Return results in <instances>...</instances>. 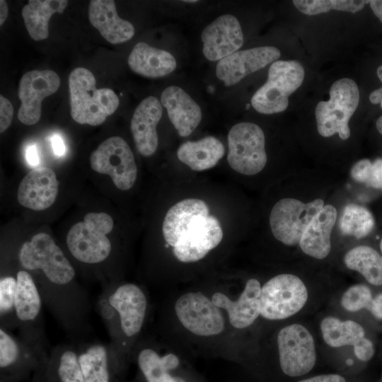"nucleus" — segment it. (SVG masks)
<instances>
[{"label":"nucleus","mask_w":382,"mask_h":382,"mask_svg":"<svg viewBox=\"0 0 382 382\" xmlns=\"http://www.w3.org/2000/svg\"><path fill=\"white\" fill-rule=\"evenodd\" d=\"M320 330L324 341L332 347L354 346L365 335L364 328L357 322L330 316L322 320Z\"/></svg>","instance_id":"nucleus-28"},{"label":"nucleus","mask_w":382,"mask_h":382,"mask_svg":"<svg viewBox=\"0 0 382 382\" xmlns=\"http://www.w3.org/2000/svg\"><path fill=\"white\" fill-rule=\"evenodd\" d=\"M14 306L18 318L22 320L34 319L40 309L38 291L31 276L25 271L17 273Z\"/></svg>","instance_id":"nucleus-30"},{"label":"nucleus","mask_w":382,"mask_h":382,"mask_svg":"<svg viewBox=\"0 0 382 382\" xmlns=\"http://www.w3.org/2000/svg\"><path fill=\"white\" fill-rule=\"evenodd\" d=\"M86 382H109L105 349L101 345L90 347L79 358Z\"/></svg>","instance_id":"nucleus-32"},{"label":"nucleus","mask_w":382,"mask_h":382,"mask_svg":"<svg viewBox=\"0 0 382 382\" xmlns=\"http://www.w3.org/2000/svg\"><path fill=\"white\" fill-rule=\"evenodd\" d=\"M91 25L112 44L129 40L134 35V25L119 17L112 0H92L88 7Z\"/></svg>","instance_id":"nucleus-21"},{"label":"nucleus","mask_w":382,"mask_h":382,"mask_svg":"<svg viewBox=\"0 0 382 382\" xmlns=\"http://www.w3.org/2000/svg\"><path fill=\"white\" fill-rule=\"evenodd\" d=\"M368 310L375 318L382 320V293L372 299Z\"/></svg>","instance_id":"nucleus-44"},{"label":"nucleus","mask_w":382,"mask_h":382,"mask_svg":"<svg viewBox=\"0 0 382 382\" xmlns=\"http://www.w3.org/2000/svg\"><path fill=\"white\" fill-rule=\"evenodd\" d=\"M372 161L363 158L357 161L352 167L350 175L357 183L366 186L371 173Z\"/></svg>","instance_id":"nucleus-38"},{"label":"nucleus","mask_w":382,"mask_h":382,"mask_svg":"<svg viewBox=\"0 0 382 382\" xmlns=\"http://www.w3.org/2000/svg\"><path fill=\"white\" fill-rule=\"evenodd\" d=\"M379 248H380V250H381V255H382V237H381V238L380 240Z\"/></svg>","instance_id":"nucleus-50"},{"label":"nucleus","mask_w":382,"mask_h":382,"mask_svg":"<svg viewBox=\"0 0 382 382\" xmlns=\"http://www.w3.org/2000/svg\"><path fill=\"white\" fill-rule=\"evenodd\" d=\"M68 4L65 0H30L22 10L25 28L36 41L49 36L48 24L54 13H62Z\"/></svg>","instance_id":"nucleus-26"},{"label":"nucleus","mask_w":382,"mask_h":382,"mask_svg":"<svg viewBox=\"0 0 382 382\" xmlns=\"http://www.w3.org/2000/svg\"><path fill=\"white\" fill-rule=\"evenodd\" d=\"M109 303L119 313L121 327L127 336H132L141 330L146 300L137 286L127 284L120 286L110 296Z\"/></svg>","instance_id":"nucleus-22"},{"label":"nucleus","mask_w":382,"mask_h":382,"mask_svg":"<svg viewBox=\"0 0 382 382\" xmlns=\"http://www.w3.org/2000/svg\"><path fill=\"white\" fill-rule=\"evenodd\" d=\"M378 132L382 135V115L378 117L376 123Z\"/></svg>","instance_id":"nucleus-49"},{"label":"nucleus","mask_w":382,"mask_h":382,"mask_svg":"<svg viewBox=\"0 0 382 382\" xmlns=\"http://www.w3.org/2000/svg\"><path fill=\"white\" fill-rule=\"evenodd\" d=\"M183 1L184 2H188V3H196V2H197V1H195V0H193V1L189 0V1Z\"/></svg>","instance_id":"nucleus-51"},{"label":"nucleus","mask_w":382,"mask_h":382,"mask_svg":"<svg viewBox=\"0 0 382 382\" xmlns=\"http://www.w3.org/2000/svg\"><path fill=\"white\" fill-rule=\"evenodd\" d=\"M138 363L148 382H184L168 374V370L179 364L178 358L173 354L160 357L154 350L146 349L139 354Z\"/></svg>","instance_id":"nucleus-29"},{"label":"nucleus","mask_w":382,"mask_h":382,"mask_svg":"<svg viewBox=\"0 0 382 382\" xmlns=\"http://www.w3.org/2000/svg\"><path fill=\"white\" fill-rule=\"evenodd\" d=\"M128 64L135 73L149 78H160L172 73L176 68L175 57L168 51L140 42L132 49Z\"/></svg>","instance_id":"nucleus-24"},{"label":"nucleus","mask_w":382,"mask_h":382,"mask_svg":"<svg viewBox=\"0 0 382 382\" xmlns=\"http://www.w3.org/2000/svg\"><path fill=\"white\" fill-rule=\"evenodd\" d=\"M295 7L301 13L312 16L328 12L330 10L356 13L361 11L369 1L355 0H295Z\"/></svg>","instance_id":"nucleus-33"},{"label":"nucleus","mask_w":382,"mask_h":382,"mask_svg":"<svg viewBox=\"0 0 382 382\" xmlns=\"http://www.w3.org/2000/svg\"><path fill=\"white\" fill-rule=\"evenodd\" d=\"M8 16V6L6 1H0V25H2Z\"/></svg>","instance_id":"nucleus-48"},{"label":"nucleus","mask_w":382,"mask_h":382,"mask_svg":"<svg viewBox=\"0 0 382 382\" xmlns=\"http://www.w3.org/2000/svg\"><path fill=\"white\" fill-rule=\"evenodd\" d=\"M339 225L342 234L360 239L372 233L376 222L369 209L351 203L344 207Z\"/></svg>","instance_id":"nucleus-31"},{"label":"nucleus","mask_w":382,"mask_h":382,"mask_svg":"<svg viewBox=\"0 0 382 382\" xmlns=\"http://www.w3.org/2000/svg\"><path fill=\"white\" fill-rule=\"evenodd\" d=\"M59 182L50 168H35L21 181L17 193L18 202L23 207L42 211L52 206L58 194Z\"/></svg>","instance_id":"nucleus-16"},{"label":"nucleus","mask_w":382,"mask_h":382,"mask_svg":"<svg viewBox=\"0 0 382 382\" xmlns=\"http://www.w3.org/2000/svg\"><path fill=\"white\" fill-rule=\"evenodd\" d=\"M91 168L109 175L121 190L133 187L137 177V167L127 143L120 137H112L103 141L90 157Z\"/></svg>","instance_id":"nucleus-8"},{"label":"nucleus","mask_w":382,"mask_h":382,"mask_svg":"<svg viewBox=\"0 0 382 382\" xmlns=\"http://www.w3.org/2000/svg\"><path fill=\"white\" fill-rule=\"evenodd\" d=\"M114 226L112 216L105 212H89L83 221L77 222L66 235V245L72 255L85 263H98L105 260L111 243L107 234Z\"/></svg>","instance_id":"nucleus-4"},{"label":"nucleus","mask_w":382,"mask_h":382,"mask_svg":"<svg viewBox=\"0 0 382 382\" xmlns=\"http://www.w3.org/2000/svg\"><path fill=\"white\" fill-rule=\"evenodd\" d=\"M161 101L180 137L189 136L199 125L202 120L200 107L180 87H167L161 93Z\"/></svg>","instance_id":"nucleus-18"},{"label":"nucleus","mask_w":382,"mask_h":382,"mask_svg":"<svg viewBox=\"0 0 382 382\" xmlns=\"http://www.w3.org/2000/svg\"><path fill=\"white\" fill-rule=\"evenodd\" d=\"M162 114L161 102L154 96L144 98L134 110L131 120V132L137 150L144 156L153 155L157 149L156 126Z\"/></svg>","instance_id":"nucleus-17"},{"label":"nucleus","mask_w":382,"mask_h":382,"mask_svg":"<svg viewBox=\"0 0 382 382\" xmlns=\"http://www.w3.org/2000/svg\"><path fill=\"white\" fill-rule=\"evenodd\" d=\"M359 102L358 86L351 79L342 78L335 81L330 88V99L319 102L316 108L318 133L324 137L337 134L340 139L350 136L349 121Z\"/></svg>","instance_id":"nucleus-2"},{"label":"nucleus","mask_w":382,"mask_h":382,"mask_svg":"<svg viewBox=\"0 0 382 382\" xmlns=\"http://www.w3.org/2000/svg\"><path fill=\"white\" fill-rule=\"evenodd\" d=\"M337 215L335 207L328 204L313 218L299 242L305 254L319 260L328 255L331 249L330 235Z\"/></svg>","instance_id":"nucleus-23"},{"label":"nucleus","mask_w":382,"mask_h":382,"mask_svg":"<svg viewBox=\"0 0 382 382\" xmlns=\"http://www.w3.org/2000/svg\"><path fill=\"white\" fill-rule=\"evenodd\" d=\"M71 116L79 124L98 126L119 106L120 100L110 88L97 89L96 79L88 69L78 67L69 77Z\"/></svg>","instance_id":"nucleus-1"},{"label":"nucleus","mask_w":382,"mask_h":382,"mask_svg":"<svg viewBox=\"0 0 382 382\" xmlns=\"http://www.w3.org/2000/svg\"><path fill=\"white\" fill-rule=\"evenodd\" d=\"M202 52L209 61H219L237 52L243 43L238 20L231 14L218 17L202 32Z\"/></svg>","instance_id":"nucleus-14"},{"label":"nucleus","mask_w":382,"mask_h":382,"mask_svg":"<svg viewBox=\"0 0 382 382\" xmlns=\"http://www.w3.org/2000/svg\"><path fill=\"white\" fill-rule=\"evenodd\" d=\"M366 187L382 190V157L372 161L371 173Z\"/></svg>","instance_id":"nucleus-40"},{"label":"nucleus","mask_w":382,"mask_h":382,"mask_svg":"<svg viewBox=\"0 0 382 382\" xmlns=\"http://www.w3.org/2000/svg\"><path fill=\"white\" fill-rule=\"evenodd\" d=\"M224 154L221 141L212 136L195 141H187L177 151L178 159L195 171L213 168Z\"/></svg>","instance_id":"nucleus-25"},{"label":"nucleus","mask_w":382,"mask_h":382,"mask_svg":"<svg viewBox=\"0 0 382 382\" xmlns=\"http://www.w3.org/2000/svg\"><path fill=\"white\" fill-rule=\"evenodd\" d=\"M344 262L371 284L382 285V255L372 247L363 245L353 248L345 254Z\"/></svg>","instance_id":"nucleus-27"},{"label":"nucleus","mask_w":382,"mask_h":382,"mask_svg":"<svg viewBox=\"0 0 382 382\" xmlns=\"http://www.w3.org/2000/svg\"><path fill=\"white\" fill-rule=\"evenodd\" d=\"M18 355V347L13 340L2 330H0V366L13 364Z\"/></svg>","instance_id":"nucleus-37"},{"label":"nucleus","mask_w":382,"mask_h":382,"mask_svg":"<svg viewBox=\"0 0 382 382\" xmlns=\"http://www.w3.org/2000/svg\"><path fill=\"white\" fill-rule=\"evenodd\" d=\"M299 382H345V379L338 374H323L301 380Z\"/></svg>","instance_id":"nucleus-42"},{"label":"nucleus","mask_w":382,"mask_h":382,"mask_svg":"<svg viewBox=\"0 0 382 382\" xmlns=\"http://www.w3.org/2000/svg\"><path fill=\"white\" fill-rule=\"evenodd\" d=\"M223 231L214 216L198 221L173 247L175 256L181 262H192L202 259L221 241Z\"/></svg>","instance_id":"nucleus-15"},{"label":"nucleus","mask_w":382,"mask_h":382,"mask_svg":"<svg viewBox=\"0 0 382 382\" xmlns=\"http://www.w3.org/2000/svg\"><path fill=\"white\" fill-rule=\"evenodd\" d=\"M376 72L378 79L382 82V65L378 67ZM369 100L372 104H380L382 108V86L370 93Z\"/></svg>","instance_id":"nucleus-46"},{"label":"nucleus","mask_w":382,"mask_h":382,"mask_svg":"<svg viewBox=\"0 0 382 382\" xmlns=\"http://www.w3.org/2000/svg\"><path fill=\"white\" fill-rule=\"evenodd\" d=\"M54 154L57 156H63L66 153V146L59 134H53L50 139Z\"/></svg>","instance_id":"nucleus-43"},{"label":"nucleus","mask_w":382,"mask_h":382,"mask_svg":"<svg viewBox=\"0 0 382 382\" xmlns=\"http://www.w3.org/2000/svg\"><path fill=\"white\" fill-rule=\"evenodd\" d=\"M307 299V289L297 276L279 274L261 288L260 315L269 320L289 318L304 306Z\"/></svg>","instance_id":"nucleus-7"},{"label":"nucleus","mask_w":382,"mask_h":382,"mask_svg":"<svg viewBox=\"0 0 382 382\" xmlns=\"http://www.w3.org/2000/svg\"><path fill=\"white\" fill-rule=\"evenodd\" d=\"M261 288L258 280L250 279L237 301H233L221 293H215L212 301L218 308L227 311L233 327L245 328L253 324L260 314Z\"/></svg>","instance_id":"nucleus-20"},{"label":"nucleus","mask_w":382,"mask_h":382,"mask_svg":"<svg viewBox=\"0 0 382 382\" xmlns=\"http://www.w3.org/2000/svg\"><path fill=\"white\" fill-rule=\"evenodd\" d=\"M347 361H348V362H347L348 364H352V360H349V359Z\"/></svg>","instance_id":"nucleus-52"},{"label":"nucleus","mask_w":382,"mask_h":382,"mask_svg":"<svg viewBox=\"0 0 382 382\" xmlns=\"http://www.w3.org/2000/svg\"><path fill=\"white\" fill-rule=\"evenodd\" d=\"M369 4L374 14L382 23V1L381 0L369 1Z\"/></svg>","instance_id":"nucleus-47"},{"label":"nucleus","mask_w":382,"mask_h":382,"mask_svg":"<svg viewBox=\"0 0 382 382\" xmlns=\"http://www.w3.org/2000/svg\"><path fill=\"white\" fill-rule=\"evenodd\" d=\"M175 311L183 325L195 335H214L224 330L219 308L202 293L183 294L177 300Z\"/></svg>","instance_id":"nucleus-11"},{"label":"nucleus","mask_w":382,"mask_h":382,"mask_svg":"<svg viewBox=\"0 0 382 382\" xmlns=\"http://www.w3.org/2000/svg\"><path fill=\"white\" fill-rule=\"evenodd\" d=\"M372 299L370 288L366 284H358L350 286L343 294L341 304L345 310L355 312L363 308L368 309Z\"/></svg>","instance_id":"nucleus-34"},{"label":"nucleus","mask_w":382,"mask_h":382,"mask_svg":"<svg viewBox=\"0 0 382 382\" xmlns=\"http://www.w3.org/2000/svg\"><path fill=\"white\" fill-rule=\"evenodd\" d=\"M13 116V108L11 103L0 96V132L2 133L10 126Z\"/></svg>","instance_id":"nucleus-39"},{"label":"nucleus","mask_w":382,"mask_h":382,"mask_svg":"<svg viewBox=\"0 0 382 382\" xmlns=\"http://www.w3.org/2000/svg\"><path fill=\"white\" fill-rule=\"evenodd\" d=\"M209 207L203 200L185 199L167 212L162 226L166 242L175 247L178 241L200 220L209 216Z\"/></svg>","instance_id":"nucleus-19"},{"label":"nucleus","mask_w":382,"mask_h":382,"mask_svg":"<svg viewBox=\"0 0 382 382\" xmlns=\"http://www.w3.org/2000/svg\"><path fill=\"white\" fill-rule=\"evenodd\" d=\"M277 345L280 366L286 375L301 376L315 366L314 340L304 326L292 324L282 328L277 336Z\"/></svg>","instance_id":"nucleus-10"},{"label":"nucleus","mask_w":382,"mask_h":382,"mask_svg":"<svg viewBox=\"0 0 382 382\" xmlns=\"http://www.w3.org/2000/svg\"><path fill=\"white\" fill-rule=\"evenodd\" d=\"M59 85V76L52 70H33L23 74L18 87L21 103L18 120L27 125L37 123L41 116L42 100L54 94Z\"/></svg>","instance_id":"nucleus-12"},{"label":"nucleus","mask_w":382,"mask_h":382,"mask_svg":"<svg viewBox=\"0 0 382 382\" xmlns=\"http://www.w3.org/2000/svg\"><path fill=\"white\" fill-rule=\"evenodd\" d=\"M19 260L27 270H42L49 280L57 284L69 283L75 274L74 267L62 250L45 233L35 234L22 245Z\"/></svg>","instance_id":"nucleus-6"},{"label":"nucleus","mask_w":382,"mask_h":382,"mask_svg":"<svg viewBox=\"0 0 382 382\" xmlns=\"http://www.w3.org/2000/svg\"><path fill=\"white\" fill-rule=\"evenodd\" d=\"M58 374L61 382H86L79 359L71 351H66L62 354Z\"/></svg>","instance_id":"nucleus-35"},{"label":"nucleus","mask_w":382,"mask_h":382,"mask_svg":"<svg viewBox=\"0 0 382 382\" xmlns=\"http://www.w3.org/2000/svg\"><path fill=\"white\" fill-rule=\"evenodd\" d=\"M354 352L359 360L367 361L374 354V345L371 340L363 337L354 345Z\"/></svg>","instance_id":"nucleus-41"},{"label":"nucleus","mask_w":382,"mask_h":382,"mask_svg":"<svg viewBox=\"0 0 382 382\" xmlns=\"http://www.w3.org/2000/svg\"><path fill=\"white\" fill-rule=\"evenodd\" d=\"M227 161L235 171L245 175L260 173L267 163L262 129L253 122H240L228 134Z\"/></svg>","instance_id":"nucleus-5"},{"label":"nucleus","mask_w":382,"mask_h":382,"mask_svg":"<svg viewBox=\"0 0 382 382\" xmlns=\"http://www.w3.org/2000/svg\"><path fill=\"white\" fill-rule=\"evenodd\" d=\"M305 71L296 60H277L268 71L267 81L253 96L251 105L262 114H274L284 111L289 105V97L302 84Z\"/></svg>","instance_id":"nucleus-3"},{"label":"nucleus","mask_w":382,"mask_h":382,"mask_svg":"<svg viewBox=\"0 0 382 382\" xmlns=\"http://www.w3.org/2000/svg\"><path fill=\"white\" fill-rule=\"evenodd\" d=\"M323 207L324 202L320 199L307 203L294 198L279 200L270 215L273 236L287 245L299 243L306 226Z\"/></svg>","instance_id":"nucleus-9"},{"label":"nucleus","mask_w":382,"mask_h":382,"mask_svg":"<svg viewBox=\"0 0 382 382\" xmlns=\"http://www.w3.org/2000/svg\"><path fill=\"white\" fill-rule=\"evenodd\" d=\"M25 158L28 163L32 166H37L40 159L38 151L35 144H30L27 146L25 150Z\"/></svg>","instance_id":"nucleus-45"},{"label":"nucleus","mask_w":382,"mask_h":382,"mask_svg":"<svg viewBox=\"0 0 382 382\" xmlns=\"http://www.w3.org/2000/svg\"><path fill=\"white\" fill-rule=\"evenodd\" d=\"M280 55L279 49L272 46L237 51L219 61L216 74L225 86H233L248 75L277 61Z\"/></svg>","instance_id":"nucleus-13"},{"label":"nucleus","mask_w":382,"mask_h":382,"mask_svg":"<svg viewBox=\"0 0 382 382\" xmlns=\"http://www.w3.org/2000/svg\"><path fill=\"white\" fill-rule=\"evenodd\" d=\"M16 280L7 277L0 282V311L6 313L11 309L15 303Z\"/></svg>","instance_id":"nucleus-36"}]
</instances>
